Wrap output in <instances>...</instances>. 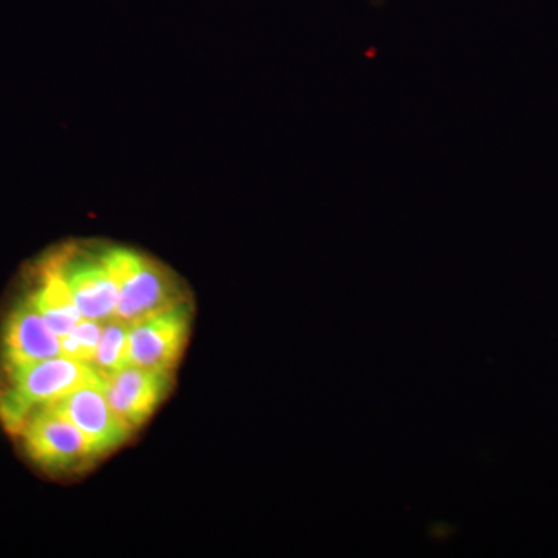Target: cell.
<instances>
[{"label":"cell","mask_w":558,"mask_h":558,"mask_svg":"<svg viewBox=\"0 0 558 558\" xmlns=\"http://www.w3.org/2000/svg\"><path fill=\"white\" fill-rule=\"evenodd\" d=\"M51 407L83 433L97 458L116 450L131 436L130 429L110 409L101 376L73 389Z\"/></svg>","instance_id":"6"},{"label":"cell","mask_w":558,"mask_h":558,"mask_svg":"<svg viewBox=\"0 0 558 558\" xmlns=\"http://www.w3.org/2000/svg\"><path fill=\"white\" fill-rule=\"evenodd\" d=\"M46 260L64 279L81 317L98 322L113 318L119 290L109 245L73 242L50 253Z\"/></svg>","instance_id":"3"},{"label":"cell","mask_w":558,"mask_h":558,"mask_svg":"<svg viewBox=\"0 0 558 558\" xmlns=\"http://www.w3.org/2000/svg\"><path fill=\"white\" fill-rule=\"evenodd\" d=\"M131 325L119 318H110L105 322L100 343H98L92 368L101 377H108L124 366L130 365L128 349H130Z\"/></svg>","instance_id":"10"},{"label":"cell","mask_w":558,"mask_h":558,"mask_svg":"<svg viewBox=\"0 0 558 558\" xmlns=\"http://www.w3.org/2000/svg\"><path fill=\"white\" fill-rule=\"evenodd\" d=\"M100 374L90 365L60 355L7 369V381L0 388V418L17 433L36 411L53 405L73 389L97 379Z\"/></svg>","instance_id":"1"},{"label":"cell","mask_w":558,"mask_h":558,"mask_svg":"<svg viewBox=\"0 0 558 558\" xmlns=\"http://www.w3.org/2000/svg\"><path fill=\"white\" fill-rule=\"evenodd\" d=\"M102 328H105V322H98V319L83 318L72 330L69 336H72L76 340V343L83 348L89 357L90 366L95 360V352H97L98 343H100Z\"/></svg>","instance_id":"11"},{"label":"cell","mask_w":558,"mask_h":558,"mask_svg":"<svg viewBox=\"0 0 558 558\" xmlns=\"http://www.w3.org/2000/svg\"><path fill=\"white\" fill-rule=\"evenodd\" d=\"M171 373L126 365L102 377L110 409L130 432L142 427L171 388Z\"/></svg>","instance_id":"7"},{"label":"cell","mask_w":558,"mask_h":558,"mask_svg":"<svg viewBox=\"0 0 558 558\" xmlns=\"http://www.w3.org/2000/svg\"><path fill=\"white\" fill-rule=\"evenodd\" d=\"M109 260L119 290L113 318L134 325L140 319L189 303V292L182 281L149 256L109 245Z\"/></svg>","instance_id":"2"},{"label":"cell","mask_w":558,"mask_h":558,"mask_svg":"<svg viewBox=\"0 0 558 558\" xmlns=\"http://www.w3.org/2000/svg\"><path fill=\"white\" fill-rule=\"evenodd\" d=\"M61 355V339L25 299L11 312L3 332L5 368H22Z\"/></svg>","instance_id":"8"},{"label":"cell","mask_w":558,"mask_h":558,"mask_svg":"<svg viewBox=\"0 0 558 558\" xmlns=\"http://www.w3.org/2000/svg\"><path fill=\"white\" fill-rule=\"evenodd\" d=\"M191 314L189 301L131 325L130 365L172 373L189 339Z\"/></svg>","instance_id":"5"},{"label":"cell","mask_w":558,"mask_h":558,"mask_svg":"<svg viewBox=\"0 0 558 558\" xmlns=\"http://www.w3.org/2000/svg\"><path fill=\"white\" fill-rule=\"evenodd\" d=\"M28 300L60 339L83 319L64 279L46 259L38 266L36 284Z\"/></svg>","instance_id":"9"},{"label":"cell","mask_w":558,"mask_h":558,"mask_svg":"<svg viewBox=\"0 0 558 558\" xmlns=\"http://www.w3.org/2000/svg\"><path fill=\"white\" fill-rule=\"evenodd\" d=\"M17 433L33 461L53 472H72L97 459L83 433L51 405L33 413Z\"/></svg>","instance_id":"4"}]
</instances>
